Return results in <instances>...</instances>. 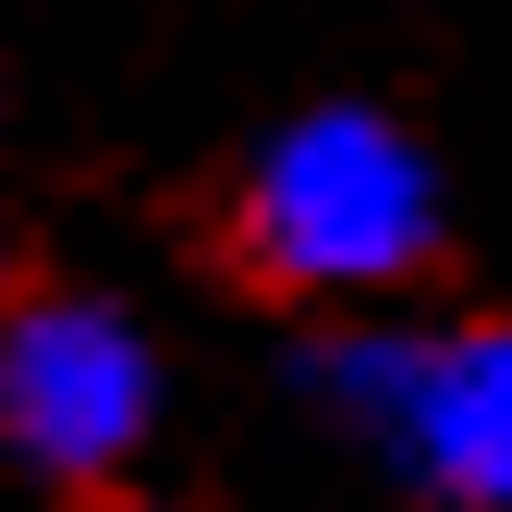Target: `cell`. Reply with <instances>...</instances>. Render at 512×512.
Returning <instances> with one entry per match:
<instances>
[{"mask_svg": "<svg viewBox=\"0 0 512 512\" xmlns=\"http://www.w3.org/2000/svg\"><path fill=\"white\" fill-rule=\"evenodd\" d=\"M439 244V183L378 110H305L244 183V269L281 293H391Z\"/></svg>", "mask_w": 512, "mask_h": 512, "instance_id": "6da1fadb", "label": "cell"}, {"mask_svg": "<svg viewBox=\"0 0 512 512\" xmlns=\"http://www.w3.org/2000/svg\"><path fill=\"white\" fill-rule=\"evenodd\" d=\"M330 403L403 452L427 488H452L464 512H512V330H439V342H342Z\"/></svg>", "mask_w": 512, "mask_h": 512, "instance_id": "7a4b0ae2", "label": "cell"}, {"mask_svg": "<svg viewBox=\"0 0 512 512\" xmlns=\"http://www.w3.org/2000/svg\"><path fill=\"white\" fill-rule=\"evenodd\" d=\"M0 427L49 476H110L147 439V342L110 305H25L0 330Z\"/></svg>", "mask_w": 512, "mask_h": 512, "instance_id": "3957f363", "label": "cell"}]
</instances>
